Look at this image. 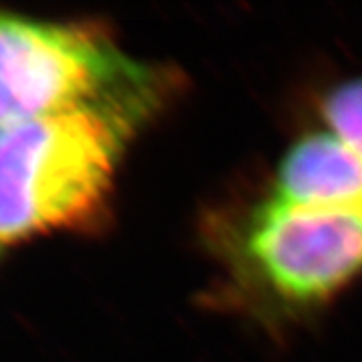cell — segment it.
<instances>
[{"instance_id":"2","label":"cell","mask_w":362,"mask_h":362,"mask_svg":"<svg viewBox=\"0 0 362 362\" xmlns=\"http://www.w3.org/2000/svg\"><path fill=\"white\" fill-rule=\"evenodd\" d=\"M165 95L168 77L101 28L0 11V129L87 107L145 123Z\"/></svg>"},{"instance_id":"5","label":"cell","mask_w":362,"mask_h":362,"mask_svg":"<svg viewBox=\"0 0 362 362\" xmlns=\"http://www.w3.org/2000/svg\"><path fill=\"white\" fill-rule=\"evenodd\" d=\"M322 117L328 131L362 157V77L330 90L322 101Z\"/></svg>"},{"instance_id":"1","label":"cell","mask_w":362,"mask_h":362,"mask_svg":"<svg viewBox=\"0 0 362 362\" xmlns=\"http://www.w3.org/2000/svg\"><path fill=\"white\" fill-rule=\"evenodd\" d=\"M139 127L123 113L87 107L0 129V250L95 220Z\"/></svg>"},{"instance_id":"3","label":"cell","mask_w":362,"mask_h":362,"mask_svg":"<svg viewBox=\"0 0 362 362\" xmlns=\"http://www.w3.org/2000/svg\"><path fill=\"white\" fill-rule=\"evenodd\" d=\"M240 258L284 304L324 302L362 272V209H312L270 197L242 228Z\"/></svg>"},{"instance_id":"4","label":"cell","mask_w":362,"mask_h":362,"mask_svg":"<svg viewBox=\"0 0 362 362\" xmlns=\"http://www.w3.org/2000/svg\"><path fill=\"white\" fill-rule=\"evenodd\" d=\"M272 199L312 209H362V157L330 131L308 133L282 157Z\"/></svg>"}]
</instances>
